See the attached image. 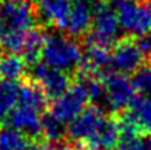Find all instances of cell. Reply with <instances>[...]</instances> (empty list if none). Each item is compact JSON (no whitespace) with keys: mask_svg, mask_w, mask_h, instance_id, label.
Segmentation results:
<instances>
[{"mask_svg":"<svg viewBox=\"0 0 151 150\" xmlns=\"http://www.w3.org/2000/svg\"><path fill=\"white\" fill-rule=\"evenodd\" d=\"M37 27V7L31 0H0V49L20 55Z\"/></svg>","mask_w":151,"mask_h":150,"instance_id":"6da1fadb","label":"cell"},{"mask_svg":"<svg viewBox=\"0 0 151 150\" xmlns=\"http://www.w3.org/2000/svg\"><path fill=\"white\" fill-rule=\"evenodd\" d=\"M41 59L56 69L73 72L83 63V51L77 41L66 34H48L43 38Z\"/></svg>","mask_w":151,"mask_h":150,"instance_id":"7a4b0ae2","label":"cell"},{"mask_svg":"<svg viewBox=\"0 0 151 150\" xmlns=\"http://www.w3.org/2000/svg\"><path fill=\"white\" fill-rule=\"evenodd\" d=\"M120 24L118 13L109 3H98L92 9V22L90 31L87 32V42L99 43L105 46H112L119 41Z\"/></svg>","mask_w":151,"mask_h":150,"instance_id":"3957f363","label":"cell"},{"mask_svg":"<svg viewBox=\"0 0 151 150\" xmlns=\"http://www.w3.org/2000/svg\"><path fill=\"white\" fill-rule=\"evenodd\" d=\"M104 84V102L101 109L109 111V112H120L123 109H127L129 104L134 98L136 88L133 81L127 79L126 75L119 72H105L101 76Z\"/></svg>","mask_w":151,"mask_h":150,"instance_id":"277c9868","label":"cell"},{"mask_svg":"<svg viewBox=\"0 0 151 150\" xmlns=\"http://www.w3.org/2000/svg\"><path fill=\"white\" fill-rule=\"evenodd\" d=\"M116 9L123 31L136 37L151 32V0H122Z\"/></svg>","mask_w":151,"mask_h":150,"instance_id":"5b68a950","label":"cell"},{"mask_svg":"<svg viewBox=\"0 0 151 150\" xmlns=\"http://www.w3.org/2000/svg\"><path fill=\"white\" fill-rule=\"evenodd\" d=\"M27 77L38 83L45 91L46 97L52 100H56L58 97L65 94L71 86L70 76L67 72L52 67L45 62H37L28 66Z\"/></svg>","mask_w":151,"mask_h":150,"instance_id":"8992f818","label":"cell"},{"mask_svg":"<svg viewBox=\"0 0 151 150\" xmlns=\"http://www.w3.org/2000/svg\"><path fill=\"white\" fill-rule=\"evenodd\" d=\"M90 98L86 88L78 81H74L65 94H62L55 100L49 112L66 125V123H70L84 111L86 104Z\"/></svg>","mask_w":151,"mask_h":150,"instance_id":"52a82bcc","label":"cell"},{"mask_svg":"<svg viewBox=\"0 0 151 150\" xmlns=\"http://www.w3.org/2000/svg\"><path fill=\"white\" fill-rule=\"evenodd\" d=\"M105 118L106 117L104 115V111L97 105L84 108V111L76 119H73L67 128L69 139L76 143L77 147H86L90 140L95 136Z\"/></svg>","mask_w":151,"mask_h":150,"instance_id":"ba28073f","label":"cell"},{"mask_svg":"<svg viewBox=\"0 0 151 150\" xmlns=\"http://www.w3.org/2000/svg\"><path fill=\"white\" fill-rule=\"evenodd\" d=\"M146 55L141 52L136 41L130 38L119 39L113 45L111 52V66L119 73H134L137 69H140L144 62Z\"/></svg>","mask_w":151,"mask_h":150,"instance_id":"9c48e42d","label":"cell"},{"mask_svg":"<svg viewBox=\"0 0 151 150\" xmlns=\"http://www.w3.org/2000/svg\"><path fill=\"white\" fill-rule=\"evenodd\" d=\"M42 117L43 114L34 108L16 104L6 115L4 121L6 125L11 128L18 129L31 138H38L39 135H42Z\"/></svg>","mask_w":151,"mask_h":150,"instance_id":"30bf717a","label":"cell"},{"mask_svg":"<svg viewBox=\"0 0 151 150\" xmlns=\"http://www.w3.org/2000/svg\"><path fill=\"white\" fill-rule=\"evenodd\" d=\"M124 118L134 123L143 135H151V98L146 96L134 97L127 107Z\"/></svg>","mask_w":151,"mask_h":150,"instance_id":"8fae6325","label":"cell"},{"mask_svg":"<svg viewBox=\"0 0 151 150\" xmlns=\"http://www.w3.org/2000/svg\"><path fill=\"white\" fill-rule=\"evenodd\" d=\"M43 146L35 138L9 125L0 126V150H41Z\"/></svg>","mask_w":151,"mask_h":150,"instance_id":"7c38bea8","label":"cell"},{"mask_svg":"<svg viewBox=\"0 0 151 150\" xmlns=\"http://www.w3.org/2000/svg\"><path fill=\"white\" fill-rule=\"evenodd\" d=\"M27 63L21 55L18 54H9L0 56V77L6 80L20 81L24 79Z\"/></svg>","mask_w":151,"mask_h":150,"instance_id":"4fadbf2b","label":"cell"},{"mask_svg":"<svg viewBox=\"0 0 151 150\" xmlns=\"http://www.w3.org/2000/svg\"><path fill=\"white\" fill-rule=\"evenodd\" d=\"M20 81L6 80L0 77V119L6 118V115L17 104Z\"/></svg>","mask_w":151,"mask_h":150,"instance_id":"5bb4252c","label":"cell"},{"mask_svg":"<svg viewBox=\"0 0 151 150\" xmlns=\"http://www.w3.org/2000/svg\"><path fill=\"white\" fill-rule=\"evenodd\" d=\"M42 135L46 140L58 143L67 135V128L50 112H45L42 117Z\"/></svg>","mask_w":151,"mask_h":150,"instance_id":"9a60e30c","label":"cell"},{"mask_svg":"<svg viewBox=\"0 0 151 150\" xmlns=\"http://www.w3.org/2000/svg\"><path fill=\"white\" fill-rule=\"evenodd\" d=\"M132 81L136 91L151 98V66H141L140 69H137Z\"/></svg>","mask_w":151,"mask_h":150,"instance_id":"2e32d148","label":"cell"},{"mask_svg":"<svg viewBox=\"0 0 151 150\" xmlns=\"http://www.w3.org/2000/svg\"><path fill=\"white\" fill-rule=\"evenodd\" d=\"M136 43L139 45V48L141 49V52L146 55V56L147 55L151 56V32L139 35V38L136 39Z\"/></svg>","mask_w":151,"mask_h":150,"instance_id":"e0dca14e","label":"cell"},{"mask_svg":"<svg viewBox=\"0 0 151 150\" xmlns=\"http://www.w3.org/2000/svg\"><path fill=\"white\" fill-rule=\"evenodd\" d=\"M41 150H71L69 146L66 145H56V146H48V147H42Z\"/></svg>","mask_w":151,"mask_h":150,"instance_id":"ac0fdd59","label":"cell"},{"mask_svg":"<svg viewBox=\"0 0 151 150\" xmlns=\"http://www.w3.org/2000/svg\"><path fill=\"white\" fill-rule=\"evenodd\" d=\"M71 1H78V3H87V4H92L95 0H71Z\"/></svg>","mask_w":151,"mask_h":150,"instance_id":"d6986e66","label":"cell"},{"mask_svg":"<svg viewBox=\"0 0 151 150\" xmlns=\"http://www.w3.org/2000/svg\"><path fill=\"white\" fill-rule=\"evenodd\" d=\"M150 58H151V56H150Z\"/></svg>","mask_w":151,"mask_h":150,"instance_id":"ffe728a7","label":"cell"}]
</instances>
